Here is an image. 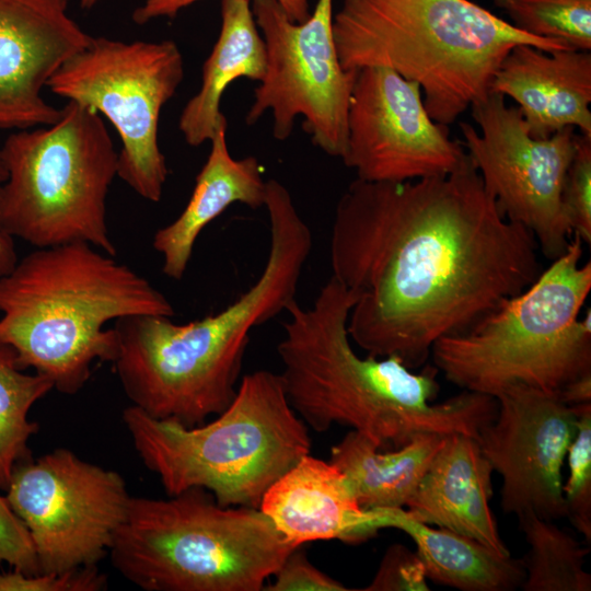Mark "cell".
<instances>
[{
  "label": "cell",
  "instance_id": "1",
  "mask_svg": "<svg viewBox=\"0 0 591 591\" xmlns=\"http://www.w3.org/2000/svg\"><path fill=\"white\" fill-rule=\"evenodd\" d=\"M538 245L486 192L471 158L407 182L352 181L329 241L332 276L356 296L347 331L369 356L421 367L541 274Z\"/></svg>",
  "mask_w": 591,
  "mask_h": 591
},
{
  "label": "cell",
  "instance_id": "2",
  "mask_svg": "<svg viewBox=\"0 0 591 591\" xmlns=\"http://www.w3.org/2000/svg\"><path fill=\"white\" fill-rule=\"evenodd\" d=\"M356 296L333 276L311 308L296 300L277 346L288 401L317 432L344 425L381 450L418 436L463 433L475 439L496 416V398L464 391L440 403L438 370L414 372L396 357H360L347 331Z\"/></svg>",
  "mask_w": 591,
  "mask_h": 591
},
{
  "label": "cell",
  "instance_id": "3",
  "mask_svg": "<svg viewBox=\"0 0 591 591\" xmlns=\"http://www.w3.org/2000/svg\"><path fill=\"white\" fill-rule=\"evenodd\" d=\"M0 341L58 392L77 394L94 361L113 362L117 335L111 321L175 315L144 277L93 245L76 241L38 247L0 277Z\"/></svg>",
  "mask_w": 591,
  "mask_h": 591
},
{
  "label": "cell",
  "instance_id": "4",
  "mask_svg": "<svg viewBox=\"0 0 591 591\" xmlns=\"http://www.w3.org/2000/svg\"><path fill=\"white\" fill-rule=\"evenodd\" d=\"M333 32L345 70H394L420 86L428 114L444 126L488 94L515 45L568 49L470 0H343Z\"/></svg>",
  "mask_w": 591,
  "mask_h": 591
},
{
  "label": "cell",
  "instance_id": "5",
  "mask_svg": "<svg viewBox=\"0 0 591 591\" xmlns=\"http://www.w3.org/2000/svg\"><path fill=\"white\" fill-rule=\"evenodd\" d=\"M123 421L167 496L208 490L221 506L259 508L269 486L310 453V436L280 374H245L230 405L204 426L158 419L130 405Z\"/></svg>",
  "mask_w": 591,
  "mask_h": 591
},
{
  "label": "cell",
  "instance_id": "6",
  "mask_svg": "<svg viewBox=\"0 0 591 591\" xmlns=\"http://www.w3.org/2000/svg\"><path fill=\"white\" fill-rule=\"evenodd\" d=\"M582 241L522 292L467 329L432 347L434 368L464 391L496 397L512 385L557 394L591 372V311L579 318L591 291V262L580 265Z\"/></svg>",
  "mask_w": 591,
  "mask_h": 591
},
{
  "label": "cell",
  "instance_id": "7",
  "mask_svg": "<svg viewBox=\"0 0 591 591\" xmlns=\"http://www.w3.org/2000/svg\"><path fill=\"white\" fill-rule=\"evenodd\" d=\"M297 547L259 509L221 506L194 487L131 497L108 554L146 591H260Z\"/></svg>",
  "mask_w": 591,
  "mask_h": 591
},
{
  "label": "cell",
  "instance_id": "8",
  "mask_svg": "<svg viewBox=\"0 0 591 591\" xmlns=\"http://www.w3.org/2000/svg\"><path fill=\"white\" fill-rule=\"evenodd\" d=\"M1 154L2 233L37 248L82 241L115 257L106 198L118 152L99 113L67 102L54 124L12 132Z\"/></svg>",
  "mask_w": 591,
  "mask_h": 591
},
{
  "label": "cell",
  "instance_id": "9",
  "mask_svg": "<svg viewBox=\"0 0 591 591\" xmlns=\"http://www.w3.org/2000/svg\"><path fill=\"white\" fill-rule=\"evenodd\" d=\"M183 78L175 42L101 36L68 59L47 88L111 121L121 140L117 176L143 199L158 202L169 175L159 147L160 114Z\"/></svg>",
  "mask_w": 591,
  "mask_h": 591
},
{
  "label": "cell",
  "instance_id": "10",
  "mask_svg": "<svg viewBox=\"0 0 591 591\" xmlns=\"http://www.w3.org/2000/svg\"><path fill=\"white\" fill-rule=\"evenodd\" d=\"M113 360L132 405L158 419L198 426L236 394L244 354L205 318L175 324L162 315L115 321Z\"/></svg>",
  "mask_w": 591,
  "mask_h": 591
},
{
  "label": "cell",
  "instance_id": "11",
  "mask_svg": "<svg viewBox=\"0 0 591 591\" xmlns=\"http://www.w3.org/2000/svg\"><path fill=\"white\" fill-rule=\"evenodd\" d=\"M251 8L265 43L266 71L254 90L246 124H255L271 111L274 137L286 140L294 118L302 116L313 144L343 158L357 71L345 70L340 63L333 0H317L303 22L292 21L275 0H252Z\"/></svg>",
  "mask_w": 591,
  "mask_h": 591
},
{
  "label": "cell",
  "instance_id": "12",
  "mask_svg": "<svg viewBox=\"0 0 591 591\" xmlns=\"http://www.w3.org/2000/svg\"><path fill=\"white\" fill-rule=\"evenodd\" d=\"M5 491L31 535L42 573L96 566L108 554L131 498L118 472L65 448L19 463Z\"/></svg>",
  "mask_w": 591,
  "mask_h": 591
},
{
  "label": "cell",
  "instance_id": "13",
  "mask_svg": "<svg viewBox=\"0 0 591 591\" xmlns=\"http://www.w3.org/2000/svg\"><path fill=\"white\" fill-rule=\"evenodd\" d=\"M470 108L480 131L461 121V142L486 192L506 219L531 231L547 259H556L573 235L561 190L576 150V128L534 138L520 109L495 92H488Z\"/></svg>",
  "mask_w": 591,
  "mask_h": 591
},
{
  "label": "cell",
  "instance_id": "14",
  "mask_svg": "<svg viewBox=\"0 0 591 591\" xmlns=\"http://www.w3.org/2000/svg\"><path fill=\"white\" fill-rule=\"evenodd\" d=\"M467 153L428 114L420 86L394 70H357L347 113L345 165L367 182L447 175Z\"/></svg>",
  "mask_w": 591,
  "mask_h": 591
},
{
  "label": "cell",
  "instance_id": "15",
  "mask_svg": "<svg viewBox=\"0 0 591 591\" xmlns=\"http://www.w3.org/2000/svg\"><path fill=\"white\" fill-rule=\"evenodd\" d=\"M495 418L477 442L502 479L500 505L517 517L566 518L563 466L577 416L557 394L512 385L496 397Z\"/></svg>",
  "mask_w": 591,
  "mask_h": 591
},
{
  "label": "cell",
  "instance_id": "16",
  "mask_svg": "<svg viewBox=\"0 0 591 591\" xmlns=\"http://www.w3.org/2000/svg\"><path fill=\"white\" fill-rule=\"evenodd\" d=\"M72 0H0V129L54 124L61 108L42 95L92 36L68 14Z\"/></svg>",
  "mask_w": 591,
  "mask_h": 591
},
{
  "label": "cell",
  "instance_id": "17",
  "mask_svg": "<svg viewBox=\"0 0 591 591\" xmlns=\"http://www.w3.org/2000/svg\"><path fill=\"white\" fill-rule=\"evenodd\" d=\"M258 509L297 546L321 540L358 544L379 531L375 510L359 505L346 475L310 453L269 486Z\"/></svg>",
  "mask_w": 591,
  "mask_h": 591
},
{
  "label": "cell",
  "instance_id": "18",
  "mask_svg": "<svg viewBox=\"0 0 591 591\" xmlns=\"http://www.w3.org/2000/svg\"><path fill=\"white\" fill-rule=\"evenodd\" d=\"M489 92L518 103L534 138H547L566 127L591 137L590 51L515 45L496 70Z\"/></svg>",
  "mask_w": 591,
  "mask_h": 591
},
{
  "label": "cell",
  "instance_id": "19",
  "mask_svg": "<svg viewBox=\"0 0 591 591\" xmlns=\"http://www.w3.org/2000/svg\"><path fill=\"white\" fill-rule=\"evenodd\" d=\"M493 473L477 439L448 434L405 508L422 523L470 536L508 556L490 509Z\"/></svg>",
  "mask_w": 591,
  "mask_h": 591
},
{
  "label": "cell",
  "instance_id": "20",
  "mask_svg": "<svg viewBox=\"0 0 591 591\" xmlns=\"http://www.w3.org/2000/svg\"><path fill=\"white\" fill-rule=\"evenodd\" d=\"M224 124L210 139L208 158L196 176L192 196L181 215L153 235L152 246L163 257L162 273L181 280L201 231L233 204L265 208L267 181L255 157L234 159Z\"/></svg>",
  "mask_w": 591,
  "mask_h": 591
},
{
  "label": "cell",
  "instance_id": "21",
  "mask_svg": "<svg viewBox=\"0 0 591 591\" xmlns=\"http://www.w3.org/2000/svg\"><path fill=\"white\" fill-rule=\"evenodd\" d=\"M252 0H221V28L202 66L201 85L188 100L178 120L185 141L198 147L228 124L220 109L223 93L239 78L260 81L266 71V48L256 25Z\"/></svg>",
  "mask_w": 591,
  "mask_h": 591
},
{
  "label": "cell",
  "instance_id": "22",
  "mask_svg": "<svg viewBox=\"0 0 591 591\" xmlns=\"http://www.w3.org/2000/svg\"><path fill=\"white\" fill-rule=\"evenodd\" d=\"M379 530L405 532L415 543L427 579L461 591H512L521 588L522 559L501 555L483 543L454 531L433 528L406 509H379Z\"/></svg>",
  "mask_w": 591,
  "mask_h": 591
},
{
  "label": "cell",
  "instance_id": "23",
  "mask_svg": "<svg viewBox=\"0 0 591 591\" xmlns=\"http://www.w3.org/2000/svg\"><path fill=\"white\" fill-rule=\"evenodd\" d=\"M445 436L421 434L405 445L381 450L350 430L331 449V462L347 477L367 510L405 508Z\"/></svg>",
  "mask_w": 591,
  "mask_h": 591
},
{
  "label": "cell",
  "instance_id": "24",
  "mask_svg": "<svg viewBox=\"0 0 591 591\" xmlns=\"http://www.w3.org/2000/svg\"><path fill=\"white\" fill-rule=\"evenodd\" d=\"M529 552L523 560L524 591H590L591 575L584 569L589 548L553 520L534 513L518 517Z\"/></svg>",
  "mask_w": 591,
  "mask_h": 591
},
{
  "label": "cell",
  "instance_id": "25",
  "mask_svg": "<svg viewBox=\"0 0 591 591\" xmlns=\"http://www.w3.org/2000/svg\"><path fill=\"white\" fill-rule=\"evenodd\" d=\"M15 350L0 341V489L7 490L15 466L28 457L27 443L37 431L28 418L32 406L53 389L40 373L26 374Z\"/></svg>",
  "mask_w": 591,
  "mask_h": 591
},
{
  "label": "cell",
  "instance_id": "26",
  "mask_svg": "<svg viewBox=\"0 0 591 591\" xmlns=\"http://www.w3.org/2000/svg\"><path fill=\"white\" fill-rule=\"evenodd\" d=\"M510 23L571 50H591V0H508Z\"/></svg>",
  "mask_w": 591,
  "mask_h": 591
},
{
  "label": "cell",
  "instance_id": "27",
  "mask_svg": "<svg viewBox=\"0 0 591 591\" xmlns=\"http://www.w3.org/2000/svg\"><path fill=\"white\" fill-rule=\"evenodd\" d=\"M577 422L567 452L569 477L563 484L566 512L584 543H591V403L570 406Z\"/></svg>",
  "mask_w": 591,
  "mask_h": 591
},
{
  "label": "cell",
  "instance_id": "28",
  "mask_svg": "<svg viewBox=\"0 0 591 591\" xmlns=\"http://www.w3.org/2000/svg\"><path fill=\"white\" fill-rule=\"evenodd\" d=\"M561 202L572 234L591 243V137L578 135L576 150L567 169Z\"/></svg>",
  "mask_w": 591,
  "mask_h": 591
},
{
  "label": "cell",
  "instance_id": "29",
  "mask_svg": "<svg viewBox=\"0 0 591 591\" xmlns=\"http://www.w3.org/2000/svg\"><path fill=\"white\" fill-rule=\"evenodd\" d=\"M106 588V576L96 566L63 573L27 575L15 569L0 570V591H101Z\"/></svg>",
  "mask_w": 591,
  "mask_h": 591
},
{
  "label": "cell",
  "instance_id": "30",
  "mask_svg": "<svg viewBox=\"0 0 591 591\" xmlns=\"http://www.w3.org/2000/svg\"><path fill=\"white\" fill-rule=\"evenodd\" d=\"M426 571L416 552L402 544L384 553L371 582L364 591H428Z\"/></svg>",
  "mask_w": 591,
  "mask_h": 591
},
{
  "label": "cell",
  "instance_id": "31",
  "mask_svg": "<svg viewBox=\"0 0 591 591\" xmlns=\"http://www.w3.org/2000/svg\"><path fill=\"white\" fill-rule=\"evenodd\" d=\"M27 575H39L31 535L5 497L0 496V563Z\"/></svg>",
  "mask_w": 591,
  "mask_h": 591
},
{
  "label": "cell",
  "instance_id": "32",
  "mask_svg": "<svg viewBox=\"0 0 591 591\" xmlns=\"http://www.w3.org/2000/svg\"><path fill=\"white\" fill-rule=\"evenodd\" d=\"M297 547L273 575L275 578L265 584L267 591H348L341 582L317 569Z\"/></svg>",
  "mask_w": 591,
  "mask_h": 591
},
{
  "label": "cell",
  "instance_id": "33",
  "mask_svg": "<svg viewBox=\"0 0 591 591\" xmlns=\"http://www.w3.org/2000/svg\"><path fill=\"white\" fill-rule=\"evenodd\" d=\"M200 0H143L132 12L136 24H146L159 18H174L177 13ZM294 22H303L311 15V0H275Z\"/></svg>",
  "mask_w": 591,
  "mask_h": 591
},
{
  "label": "cell",
  "instance_id": "34",
  "mask_svg": "<svg viewBox=\"0 0 591 591\" xmlns=\"http://www.w3.org/2000/svg\"><path fill=\"white\" fill-rule=\"evenodd\" d=\"M557 396L568 406L591 403V372L567 383Z\"/></svg>",
  "mask_w": 591,
  "mask_h": 591
},
{
  "label": "cell",
  "instance_id": "35",
  "mask_svg": "<svg viewBox=\"0 0 591 591\" xmlns=\"http://www.w3.org/2000/svg\"><path fill=\"white\" fill-rule=\"evenodd\" d=\"M8 178V171L1 154L0 143V189ZM18 255L13 237L0 231V277L8 275L16 265Z\"/></svg>",
  "mask_w": 591,
  "mask_h": 591
},
{
  "label": "cell",
  "instance_id": "36",
  "mask_svg": "<svg viewBox=\"0 0 591 591\" xmlns=\"http://www.w3.org/2000/svg\"><path fill=\"white\" fill-rule=\"evenodd\" d=\"M104 1H107V0H79V3H80V7L82 9H92L96 4H99L101 2H104Z\"/></svg>",
  "mask_w": 591,
  "mask_h": 591
},
{
  "label": "cell",
  "instance_id": "37",
  "mask_svg": "<svg viewBox=\"0 0 591 591\" xmlns=\"http://www.w3.org/2000/svg\"><path fill=\"white\" fill-rule=\"evenodd\" d=\"M508 0H494V2L499 5L500 8H503Z\"/></svg>",
  "mask_w": 591,
  "mask_h": 591
}]
</instances>
